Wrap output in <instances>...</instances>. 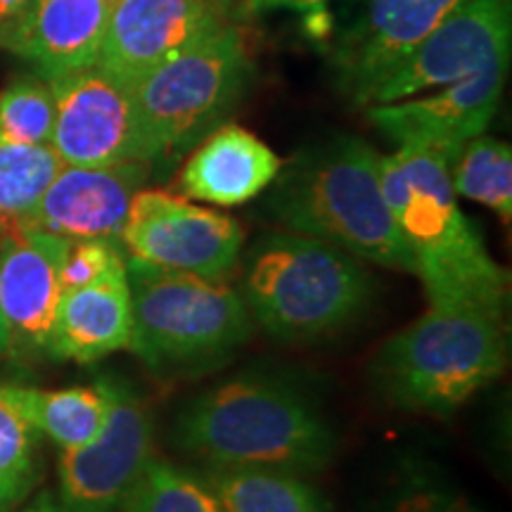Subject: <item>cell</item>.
<instances>
[{
	"label": "cell",
	"mask_w": 512,
	"mask_h": 512,
	"mask_svg": "<svg viewBox=\"0 0 512 512\" xmlns=\"http://www.w3.org/2000/svg\"><path fill=\"white\" fill-rule=\"evenodd\" d=\"M171 441L204 467H266L316 475L337 451L335 427L304 382L280 370H242L192 396Z\"/></svg>",
	"instance_id": "1"
},
{
	"label": "cell",
	"mask_w": 512,
	"mask_h": 512,
	"mask_svg": "<svg viewBox=\"0 0 512 512\" xmlns=\"http://www.w3.org/2000/svg\"><path fill=\"white\" fill-rule=\"evenodd\" d=\"M451 164L434 150L396 147L394 155L380 159L384 200L430 306L505 313L508 273L460 211Z\"/></svg>",
	"instance_id": "2"
},
{
	"label": "cell",
	"mask_w": 512,
	"mask_h": 512,
	"mask_svg": "<svg viewBox=\"0 0 512 512\" xmlns=\"http://www.w3.org/2000/svg\"><path fill=\"white\" fill-rule=\"evenodd\" d=\"M380 155L349 133L299 150L268 185L266 209L292 233L330 242L368 264L413 273L382 192Z\"/></svg>",
	"instance_id": "3"
},
{
	"label": "cell",
	"mask_w": 512,
	"mask_h": 512,
	"mask_svg": "<svg viewBox=\"0 0 512 512\" xmlns=\"http://www.w3.org/2000/svg\"><path fill=\"white\" fill-rule=\"evenodd\" d=\"M377 285L354 254L309 235L268 233L247 249L242 302L280 342H320L368 316Z\"/></svg>",
	"instance_id": "4"
},
{
	"label": "cell",
	"mask_w": 512,
	"mask_h": 512,
	"mask_svg": "<svg viewBox=\"0 0 512 512\" xmlns=\"http://www.w3.org/2000/svg\"><path fill=\"white\" fill-rule=\"evenodd\" d=\"M505 313L430 306L382 344L370 377L389 406L448 418L508 366Z\"/></svg>",
	"instance_id": "5"
},
{
	"label": "cell",
	"mask_w": 512,
	"mask_h": 512,
	"mask_svg": "<svg viewBox=\"0 0 512 512\" xmlns=\"http://www.w3.org/2000/svg\"><path fill=\"white\" fill-rule=\"evenodd\" d=\"M133 328L128 349L159 380L207 375L238 354L254 320L223 280L128 259Z\"/></svg>",
	"instance_id": "6"
},
{
	"label": "cell",
	"mask_w": 512,
	"mask_h": 512,
	"mask_svg": "<svg viewBox=\"0 0 512 512\" xmlns=\"http://www.w3.org/2000/svg\"><path fill=\"white\" fill-rule=\"evenodd\" d=\"M254 81L238 27L226 22L133 88L150 164L176 162L238 110Z\"/></svg>",
	"instance_id": "7"
},
{
	"label": "cell",
	"mask_w": 512,
	"mask_h": 512,
	"mask_svg": "<svg viewBox=\"0 0 512 512\" xmlns=\"http://www.w3.org/2000/svg\"><path fill=\"white\" fill-rule=\"evenodd\" d=\"M110 415L91 444L60 453L57 503L62 512H121L140 472L152 458L150 408L131 382L102 377Z\"/></svg>",
	"instance_id": "8"
},
{
	"label": "cell",
	"mask_w": 512,
	"mask_h": 512,
	"mask_svg": "<svg viewBox=\"0 0 512 512\" xmlns=\"http://www.w3.org/2000/svg\"><path fill=\"white\" fill-rule=\"evenodd\" d=\"M121 249L143 264L223 280L238 266L245 230L235 219L162 190H140L128 209Z\"/></svg>",
	"instance_id": "9"
},
{
	"label": "cell",
	"mask_w": 512,
	"mask_h": 512,
	"mask_svg": "<svg viewBox=\"0 0 512 512\" xmlns=\"http://www.w3.org/2000/svg\"><path fill=\"white\" fill-rule=\"evenodd\" d=\"M512 0H463L370 93L368 105L413 98L510 62Z\"/></svg>",
	"instance_id": "10"
},
{
	"label": "cell",
	"mask_w": 512,
	"mask_h": 512,
	"mask_svg": "<svg viewBox=\"0 0 512 512\" xmlns=\"http://www.w3.org/2000/svg\"><path fill=\"white\" fill-rule=\"evenodd\" d=\"M48 83L55 100L50 145L64 164H150L133 93L102 72L98 64Z\"/></svg>",
	"instance_id": "11"
},
{
	"label": "cell",
	"mask_w": 512,
	"mask_h": 512,
	"mask_svg": "<svg viewBox=\"0 0 512 512\" xmlns=\"http://www.w3.org/2000/svg\"><path fill=\"white\" fill-rule=\"evenodd\" d=\"M354 15L330 43L337 83L358 105L463 0H349Z\"/></svg>",
	"instance_id": "12"
},
{
	"label": "cell",
	"mask_w": 512,
	"mask_h": 512,
	"mask_svg": "<svg viewBox=\"0 0 512 512\" xmlns=\"http://www.w3.org/2000/svg\"><path fill=\"white\" fill-rule=\"evenodd\" d=\"M226 22L209 0H114L95 64L133 91L159 64L200 43Z\"/></svg>",
	"instance_id": "13"
},
{
	"label": "cell",
	"mask_w": 512,
	"mask_h": 512,
	"mask_svg": "<svg viewBox=\"0 0 512 512\" xmlns=\"http://www.w3.org/2000/svg\"><path fill=\"white\" fill-rule=\"evenodd\" d=\"M510 62L477 72L467 79L441 86L425 98L370 105L368 119L380 128L396 147L434 150L456 162L460 150L472 138L482 136L501 102Z\"/></svg>",
	"instance_id": "14"
},
{
	"label": "cell",
	"mask_w": 512,
	"mask_h": 512,
	"mask_svg": "<svg viewBox=\"0 0 512 512\" xmlns=\"http://www.w3.org/2000/svg\"><path fill=\"white\" fill-rule=\"evenodd\" d=\"M64 247V238L27 223H0V306L8 330V354L22 361L46 354L62 297Z\"/></svg>",
	"instance_id": "15"
},
{
	"label": "cell",
	"mask_w": 512,
	"mask_h": 512,
	"mask_svg": "<svg viewBox=\"0 0 512 512\" xmlns=\"http://www.w3.org/2000/svg\"><path fill=\"white\" fill-rule=\"evenodd\" d=\"M150 174L152 166L145 162L64 164L27 226L64 240H112L121 245L128 209Z\"/></svg>",
	"instance_id": "16"
},
{
	"label": "cell",
	"mask_w": 512,
	"mask_h": 512,
	"mask_svg": "<svg viewBox=\"0 0 512 512\" xmlns=\"http://www.w3.org/2000/svg\"><path fill=\"white\" fill-rule=\"evenodd\" d=\"M114 0H29L27 10L0 31L3 46L31 62L41 79L93 67Z\"/></svg>",
	"instance_id": "17"
},
{
	"label": "cell",
	"mask_w": 512,
	"mask_h": 512,
	"mask_svg": "<svg viewBox=\"0 0 512 512\" xmlns=\"http://www.w3.org/2000/svg\"><path fill=\"white\" fill-rule=\"evenodd\" d=\"M131 328V287L124 259L91 285L62 294L48 335L46 356L88 366L114 351L128 349Z\"/></svg>",
	"instance_id": "18"
},
{
	"label": "cell",
	"mask_w": 512,
	"mask_h": 512,
	"mask_svg": "<svg viewBox=\"0 0 512 512\" xmlns=\"http://www.w3.org/2000/svg\"><path fill=\"white\" fill-rule=\"evenodd\" d=\"M280 166L264 140L238 124H223L192 150L181 171V190L188 200L238 207L268 190Z\"/></svg>",
	"instance_id": "19"
},
{
	"label": "cell",
	"mask_w": 512,
	"mask_h": 512,
	"mask_svg": "<svg viewBox=\"0 0 512 512\" xmlns=\"http://www.w3.org/2000/svg\"><path fill=\"white\" fill-rule=\"evenodd\" d=\"M5 389L38 434L60 446V451L91 444L110 415V392L102 377L91 387L34 389L5 384Z\"/></svg>",
	"instance_id": "20"
},
{
	"label": "cell",
	"mask_w": 512,
	"mask_h": 512,
	"mask_svg": "<svg viewBox=\"0 0 512 512\" xmlns=\"http://www.w3.org/2000/svg\"><path fill=\"white\" fill-rule=\"evenodd\" d=\"M221 512H332L306 475L266 467H200Z\"/></svg>",
	"instance_id": "21"
},
{
	"label": "cell",
	"mask_w": 512,
	"mask_h": 512,
	"mask_svg": "<svg viewBox=\"0 0 512 512\" xmlns=\"http://www.w3.org/2000/svg\"><path fill=\"white\" fill-rule=\"evenodd\" d=\"M62 166L53 145L0 143V223H27Z\"/></svg>",
	"instance_id": "22"
},
{
	"label": "cell",
	"mask_w": 512,
	"mask_h": 512,
	"mask_svg": "<svg viewBox=\"0 0 512 512\" xmlns=\"http://www.w3.org/2000/svg\"><path fill=\"white\" fill-rule=\"evenodd\" d=\"M451 183L458 197L484 204L503 221L512 216V150L503 140L477 136L451 164Z\"/></svg>",
	"instance_id": "23"
},
{
	"label": "cell",
	"mask_w": 512,
	"mask_h": 512,
	"mask_svg": "<svg viewBox=\"0 0 512 512\" xmlns=\"http://www.w3.org/2000/svg\"><path fill=\"white\" fill-rule=\"evenodd\" d=\"M121 512H221V505L200 470L152 453Z\"/></svg>",
	"instance_id": "24"
},
{
	"label": "cell",
	"mask_w": 512,
	"mask_h": 512,
	"mask_svg": "<svg viewBox=\"0 0 512 512\" xmlns=\"http://www.w3.org/2000/svg\"><path fill=\"white\" fill-rule=\"evenodd\" d=\"M373 512H482L439 467L406 458L396 467Z\"/></svg>",
	"instance_id": "25"
},
{
	"label": "cell",
	"mask_w": 512,
	"mask_h": 512,
	"mask_svg": "<svg viewBox=\"0 0 512 512\" xmlns=\"http://www.w3.org/2000/svg\"><path fill=\"white\" fill-rule=\"evenodd\" d=\"M38 430L0 387V512L29 496L38 479Z\"/></svg>",
	"instance_id": "26"
},
{
	"label": "cell",
	"mask_w": 512,
	"mask_h": 512,
	"mask_svg": "<svg viewBox=\"0 0 512 512\" xmlns=\"http://www.w3.org/2000/svg\"><path fill=\"white\" fill-rule=\"evenodd\" d=\"M55 100L41 76H22L0 91V143L50 145Z\"/></svg>",
	"instance_id": "27"
},
{
	"label": "cell",
	"mask_w": 512,
	"mask_h": 512,
	"mask_svg": "<svg viewBox=\"0 0 512 512\" xmlns=\"http://www.w3.org/2000/svg\"><path fill=\"white\" fill-rule=\"evenodd\" d=\"M126 254L119 242L112 240H67L60 261L62 294L91 285L112 266L124 261Z\"/></svg>",
	"instance_id": "28"
},
{
	"label": "cell",
	"mask_w": 512,
	"mask_h": 512,
	"mask_svg": "<svg viewBox=\"0 0 512 512\" xmlns=\"http://www.w3.org/2000/svg\"><path fill=\"white\" fill-rule=\"evenodd\" d=\"M330 3L332 0H240L235 17H256L273 10H299L313 15V19H325Z\"/></svg>",
	"instance_id": "29"
},
{
	"label": "cell",
	"mask_w": 512,
	"mask_h": 512,
	"mask_svg": "<svg viewBox=\"0 0 512 512\" xmlns=\"http://www.w3.org/2000/svg\"><path fill=\"white\" fill-rule=\"evenodd\" d=\"M17 512H62V508H60V503H57L55 491L43 489V491H38V494Z\"/></svg>",
	"instance_id": "30"
},
{
	"label": "cell",
	"mask_w": 512,
	"mask_h": 512,
	"mask_svg": "<svg viewBox=\"0 0 512 512\" xmlns=\"http://www.w3.org/2000/svg\"><path fill=\"white\" fill-rule=\"evenodd\" d=\"M29 0H0V31L8 29L15 19L27 10Z\"/></svg>",
	"instance_id": "31"
},
{
	"label": "cell",
	"mask_w": 512,
	"mask_h": 512,
	"mask_svg": "<svg viewBox=\"0 0 512 512\" xmlns=\"http://www.w3.org/2000/svg\"><path fill=\"white\" fill-rule=\"evenodd\" d=\"M209 3L214 5V8L219 10L223 17H226V19H233V17H235V12H238L240 0H209Z\"/></svg>",
	"instance_id": "32"
},
{
	"label": "cell",
	"mask_w": 512,
	"mask_h": 512,
	"mask_svg": "<svg viewBox=\"0 0 512 512\" xmlns=\"http://www.w3.org/2000/svg\"><path fill=\"white\" fill-rule=\"evenodd\" d=\"M8 354V330H5V320H3V306H0V356Z\"/></svg>",
	"instance_id": "33"
}]
</instances>
